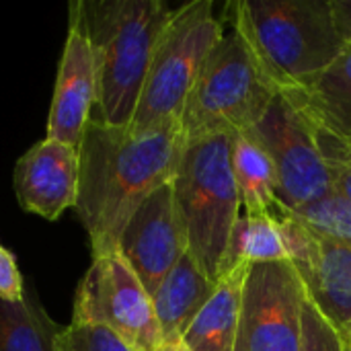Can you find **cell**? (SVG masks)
<instances>
[{
  "mask_svg": "<svg viewBox=\"0 0 351 351\" xmlns=\"http://www.w3.org/2000/svg\"><path fill=\"white\" fill-rule=\"evenodd\" d=\"M183 146L181 123L132 130L88 121L78 146L80 181L74 210L88 234L93 257L117 251L119 237L140 204L173 181Z\"/></svg>",
  "mask_w": 351,
  "mask_h": 351,
  "instance_id": "obj_1",
  "label": "cell"
},
{
  "mask_svg": "<svg viewBox=\"0 0 351 351\" xmlns=\"http://www.w3.org/2000/svg\"><path fill=\"white\" fill-rule=\"evenodd\" d=\"M226 19L278 93L308 86L348 45L331 0H234Z\"/></svg>",
  "mask_w": 351,
  "mask_h": 351,
  "instance_id": "obj_2",
  "label": "cell"
},
{
  "mask_svg": "<svg viewBox=\"0 0 351 351\" xmlns=\"http://www.w3.org/2000/svg\"><path fill=\"white\" fill-rule=\"evenodd\" d=\"M173 8L160 0H76L70 14L84 29L97 70L90 119L130 125L158 35Z\"/></svg>",
  "mask_w": 351,
  "mask_h": 351,
  "instance_id": "obj_3",
  "label": "cell"
},
{
  "mask_svg": "<svg viewBox=\"0 0 351 351\" xmlns=\"http://www.w3.org/2000/svg\"><path fill=\"white\" fill-rule=\"evenodd\" d=\"M173 189L187 249L208 278L218 282L226 269L232 232L243 216V199L230 158V136L185 140Z\"/></svg>",
  "mask_w": 351,
  "mask_h": 351,
  "instance_id": "obj_4",
  "label": "cell"
},
{
  "mask_svg": "<svg viewBox=\"0 0 351 351\" xmlns=\"http://www.w3.org/2000/svg\"><path fill=\"white\" fill-rule=\"evenodd\" d=\"M222 37L224 27L212 0H193L173 8L154 45L130 128L181 123L185 103Z\"/></svg>",
  "mask_w": 351,
  "mask_h": 351,
  "instance_id": "obj_5",
  "label": "cell"
},
{
  "mask_svg": "<svg viewBox=\"0 0 351 351\" xmlns=\"http://www.w3.org/2000/svg\"><path fill=\"white\" fill-rule=\"evenodd\" d=\"M278 90L243 39L230 31L210 53L181 115L185 140L249 132Z\"/></svg>",
  "mask_w": 351,
  "mask_h": 351,
  "instance_id": "obj_6",
  "label": "cell"
},
{
  "mask_svg": "<svg viewBox=\"0 0 351 351\" xmlns=\"http://www.w3.org/2000/svg\"><path fill=\"white\" fill-rule=\"evenodd\" d=\"M72 323L107 327L140 351L162 346L152 296L119 251L93 257L76 290Z\"/></svg>",
  "mask_w": 351,
  "mask_h": 351,
  "instance_id": "obj_7",
  "label": "cell"
},
{
  "mask_svg": "<svg viewBox=\"0 0 351 351\" xmlns=\"http://www.w3.org/2000/svg\"><path fill=\"white\" fill-rule=\"evenodd\" d=\"M251 132L274 160L280 204L300 210L333 193L315 125L290 95L278 93Z\"/></svg>",
  "mask_w": 351,
  "mask_h": 351,
  "instance_id": "obj_8",
  "label": "cell"
},
{
  "mask_svg": "<svg viewBox=\"0 0 351 351\" xmlns=\"http://www.w3.org/2000/svg\"><path fill=\"white\" fill-rule=\"evenodd\" d=\"M306 298L304 282L290 261L249 265L234 351H302Z\"/></svg>",
  "mask_w": 351,
  "mask_h": 351,
  "instance_id": "obj_9",
  "label": "cell"
},
{
  "mask_svg": "<svg viewBox=\"0 0 351 351\" xmlns=\"http://www.w3.org/2000/svg\"><path fill=\"white\" fill-rule=\"evenodd\" d=\"M117 251L152 296L187 251L173 181L160 185L140 204L119 237Z\"/></svg>",
  "mask_w": 351,
  "mask_h": 351,
  "instance_id": "obj_10",
  "label": "cell"
},
{
  "mask_svg": "<svg viewBox=\"0 0 351 351\" xmlns=\"http://www.w3.org/2000/svg\"><path fill=\"white\" fill-rule=\"evenodd\" d=\"M78 181V148L49 138L33 144L16 160L12 173L19 206L49 222L76 206Z\"/></svg>",
  "mask_w": 351,
  "mask_h": 351,
  "instance_id": "obj_11",
  "label": "cell"
},
{
  "mask_svg": "<svg viewBox=\"0 0 351 351\" xmlns=\"http://www.w3.org/2000/svg\"><path fill=\"white\" fill-rule=\"evenodd\" d=\"M97 103V70L88 37L70 14L68 37L58 64L53 99L47 115V136L70 146H80Z\"/></svg>",
  "mask_w": 351,
  "mask_h": 351,
  "instance_id": "obj_12",
  "label": "cell"
},
{
  "mask_svg": "<svg viewBox=\"0 0 351 351\" xmlns=\"http://www.w3.org/2000/svg\"><path fill=\"white\" fill-rule=\"evenodd\" d=\"M292 265L300 274L308 298L350 346L351 247L313 228V241L306 255Z\"/></svg>",
  "mask_w": 351,
  "mask_h": 351,
  "instance_id": "obj_13",
  "label": "cell"
},
{
  "mask_svg": "<svg viewBox=\"0 0 351 351\" xmlns=\"http://www.w3.org/2000/svg\"><path fill=\"white\" fill-rule=\"evenodd\" d=\"M214 286L216 282L208 278L193 253L187 249L152 294L162 343L179 341L183 337L193 317L210 298Z\"/></svg>",
  "mask_w": 351,
  "mask_h": 351,
  "instance_id": "obj_14",
  "label": "cell"
},
{
  "mask_svg": "<svg viewBox=\"0 0 351 351\" xmlns=\"http://www.w3.org/2000/svg\"><path fill=\"white\" fill-rule=\"evenodd\" d=\"M247 267L249 265L241 263L228 269L216 282L210 298L204 302V306L193 317V321L181 337V341L189 350L234 351Z\"/></svg>",
  "mask_w": 351,
  "mask_h": 351,
  "instance_id": "obj_15",
  "label": "cell"
},
{
  "mask_svg": "<svg viewBox=\"0 0 351 351\" xmlns=\"http://www.w3.org/2000/svg\"><path fill=\"white\" fill-rule=\"evenodd\" d=\"M290 95L306 117L351 142V43L308 86Z\"/></svg>",
  "mask_w": 351,
  "mask_h": 351,
  "instance_id": "obj_16",
  "label": "cell"
},
{
  "mask_svg": "<svg viewBox=\"0 0 351 351\" xmlns=\"http://www.w3.org/2000/svg\"><path fill=\"white\" fill-rule=\"evenodd\" d=\"M230 158L245 214L269 212L278 202V173L251 130L230 136Z\"/></svg>",
  "mask_w": 351,
  "mask_h": 351,
  "instance_id": "obj_17",
  "label": "cell"
},
{
  "mask_svg": "<svg viewBox=\"0 0 351 351\" xmlns=\"http://www.w3.org/2000/svg\"><path fill=\"white\" fill-rule=\"evenodd\" d=\"M62 331L33 290L21 302L0 300V351H60Z\"/></svg>",
  "mask_w": 351,
  "mask_h": 351,
  "instance_id": "obj_18",
  "label": "cell"
},
{
  "mask_svg": "<svg viewBox=\"0 0 351 351\" xmlns=\"http://www.w3.org/2000/svg\"><path fill=\"white\" fill-rule=\"evenodd\" d=\"M271 261H290L274 216L269 212L243 214L230 239L224 274L241 263L253 265Z\"/></svg>",
  "mask_w": 351,
  "mask_h": 351,
  "instance_id": "obj_19",
  "label": "cell"
},
{
  "mask_svg": "<svg viewBox=\"0 0 351 351\" xmlns=\"http://www.w3.org/2000/svg\"><path fill=\"white\" fill-rule=\"evenodd\" d=\"M294 212L321 234L351 247V206L335 191L325 199Z\"/></svg>",
  "mask_w": 351,
  "mask_h": 351,
  "instance_id": "obj_20",
  "label": "cell"
},
{
  "mask_svg": "<svg viewBox=\"0 0 351 351\" xmlns=\"http://www.w3.org/2000/svg\"><path fill=\"white\" fill-rule=\"evenodd\" d=\"M315 134L331 175L333 191L351 206V142L319 125H315Z\"/></svg>",
  "mask_w": 351,
  "mask_h": 351,
  "instance_id": "obj_21",
  "label": "cell"
},
{
  "mask_svg": "<svg viewBox=\"0 0 351 351\" xmlns=\"http://www.w3.org/2000/svg\"><path fill=\"white\" fill-rule=\"evenodd\" d=\"M60 351H140L101 325L70 323L60 335Z\"/></svg>",
  "mask_w": 351,
  "mask_h": 351,
  "instance_id": "obj_22",
  "label": "cell"
},
{
  "mask_svg": "<svg viewBox=\"0 0 351 351\" xmlns=\"http://www.w3.org/2000/svg\"><path fill=\"white\" fill-rule=\"evenodd\" d=\"M302 351H348V343L339 331L311 298H306L302 317Z\"/></svg>",
  "mask_w": 351,
  "mask_h": 351,
  "instance_id": "obj_23",
  "label": "cell"
},
{
  "mask_svg": "<svg viewBox=\"0 0 351 351\" xmlns=\"http://www.w3.org/2000/svg\"><path fill=\"white\" fill-rule=\"evenodd\" d=\"M27 286L14 255L0 245V300L21 302L25 298Z\"/></svg>",
  "mask_w": 351,
  "mask_h": 351,
  "instance_id": "obj_24",
  "label": "cell"
},
{
  "mask_svg": "<svg viewBox=\"0 0 351 351\" xmlns=\"http://www.w3.org/2000/svg\"><path fill=\"white\" fill-rule=\"evenodd\" d=\"M331 2H333L337 27L346 37V41L351 43V0H331Z\"/></svg>",
  "mask_w": 351,
  "mask_h": 351,
  "instance_id": "obj_25",
  "label": "cell"
},
{
  "mask_svg": "<svg viewBox=\"0 0 351 351\" xmlns=\"http://www.w3.org/2000/svg\"><path fill=\"white\" fill-rule=\"evenodd\" d=\"M158 351H191L181 339L179 341H169V343H162Z\"/></svg>",
  "mask_w": 351,
  "mask_h": 351,
  "instance_id": "obj_26",
  "label": "cell"
},
{
  "mask_svg": "<svg viewBox=\"0 0 351 351\" xmlns=\"http://www.w3.org/2000/svg\"><path fill=\"white\" fill-rule=\"evenodd\" d=\"M348 351H351V343H350V346H348Z\"/></svg>",
  "mask_w": 351,
  "mask_h": 351,
  "instance_id": "obj_27",
  "label": "cell"
}]
</instances>
